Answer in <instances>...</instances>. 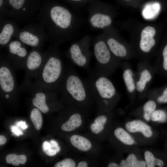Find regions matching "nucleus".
I'll use <instances>...</instances> for the list:
<instances>
[{"label":"nucleus","mask_w":167,"mask_h":167,"mask_svg":"<svg viewBox=\"0 0 167 167\" xmlns=\"http://www.w3.org/2000/svg\"><path fill=\"white\" fill-rule=\"evenodd\" d=\"M114 133L117 139L125 144L131 145L134 143V140L132 137L122 128L119 127L116 129Z\"/></svg>","instance_id":"24"},{"label":"nucleus","mask_w":167,"mask_h":167,"mask_svg":"<svg viewBox=\"0 0 167 167\" xmlns=\"http://www.w3.org/2000/svg\"><path fill=\"white\" fill-rule=\"evenodd\" d=\"M150 118L153 121L164 122L167 119V113L164 110H155L151 114Z\"/></svg>","instance_id":"30"},{"label":"nucleus","mask_w":167,"mask_h":167,"mask_svg":"<svg viewBox=\"0 0 167 167\" xmlns=\"http://www.w3.org/2000/svg\"><path fill=\"white\" fill-rule=\"evenodd\" d=\"M156 107V102L153 100H149L148 101L143 105V116L146 121H149L150 115Z\"/></svg>","instance_id":"29"},{"label":"nucleus","mask_w":167,"mask_h":167,"mask_svg":"<svg viewBox=\"0 0 167 167\" xmlns=\"http://www.w3.org/2000/svg\"><path fill=\"white\" fill-rule=\"evenodd\" d=\"M144 156L148 167H154L156 165L162 167L164 165V162L161 160L155 158L152 153L149 151L145 152Z\"/></svg>","instance_id":"28"},{"label":"nucleus","mask_w":167,"mask_h":167,"mask_svg":"<svg viewBox=\"0 0 167 167\" xmlns=\"http://www.w3.org/2000/svg\"><path fill=\"white\" fill-rule=\"evenodd\" d=\"M11 132L13 133L11 135H16L17 136H19V135H23V132L20 130L18 129L17 127L15 126H11Z\"/></svg>","instance_id":"34"},{"label":"nucleus","mask_w":167,"mask_h":167,"mask_svg":"<svg viewBox=\"0 0 167 167\" xmlns=\"http://www.w3.org/2000/svg\"><path fill=\"white\" fill-rule=\"evenodd\" d=\"M88 14V22L93 29H104L112 23L111 16L101 8H90Z\"/></svg>","instance_id":"12"},{"label":"nucleus","mask_w":167,"mask_h":167,"mask_svg":"<svg viewBox=\"0 0 167 167\" xmlns=\"http://www.w3.org/2000/svg\"><path fill=\"white\" fill-rule=\"evenodd\" d=\"M76 163L72 159L66 158L58 162L54 165V167H75Z\"/></svg>","instance_id":"32"},{"label":"nucleus","mask_w":167,"mask_h":167,"mask_svg":"<svg viewBox=\"0 0 167 167\" xmlns=\"http://www.w3.org/2000/svg\"><path fill=\"white\" fill-rule=\"evenodd\" d=\"M126 161L129 167H145L146 166V162L138 160L135 155L132 154L126 158Z\"/></svg>","instance_id":"31"},{"label":"nucleus","mask_w":167,"mask_h":167,"mask_svg":"<svg viewBox=\"0 0 167 167\" xmlns=\"http://www.w3.org/2000/svg\"><path fill=\"white\" fill-rule=\"evenodd\" d=\"M25 45L16 40L11 41L6 47L7 57L15 70L24 69L28 54Z\"/></svg>","instance_id":"11"},{"label":"nucleus","mask_w":167,"mask_h":167,"mask_svg":"<svg viewBox=\"0 0 167 167\" xmlns=\"http://www.w3.org/2000/svg\"><path fill=\"white\" fill-rule=\"evenodd\" d=\"M156 73L153 66L148 63L138 64L135 74L137 92L141 96L147 94Z\"/></svg>","instance_id":"10"},{"label":"nucleus","mask_w":167,"mask_h":167,"mask_svg":"<svg viewBox=\"0 0 167 167\" xmlns=\"http://www.w3.org/2000/svg\"><path fill=\"white\" fill-rule=\"evenodd\" d=\"M72 145L79 151L86 152L92 148L91 142L86 138L79 135H74L70 138Z\"/></svg>","instance_id":"19"},{"label":"nucleus","mask_w":167,"mask_h":167,"mask_svg":"<svg viewBox=\"0 0 167 167\" xmlns=\"http://www.w3.org/2000/svg\"><path fill=\"white\" fill-rule=\"evenodd\" d=\"M76 166L77 167H87L88 166V164L85 161H82L78 163Z\"/></svg>","instance_id":"35"},{"label":"nucleus","mask_w":167,"mask_h":167,"mask_svg":"<svg viewBox=\"0 0 167 167\" xmlns=\"http://www.w3.org/2000/svg\"><path fill=\"white\" fill-rule=\"evenodd\" d=\"M3 0H0V6H1L3 4Z\"/></svg>","instance_id":"38"},{"label":"nucleus","mask_w":167,"mask_h":167,"mask_svg":"<svg viewBox=\"0 0 167 167\" xmlns=\"http://www.w3.org/2000/svg\"><path fill=\"white\" fill-rule=\"evenodd\" d=\"M147 94L155 97L159 104L167 103V86L153 88L149 90Z\"/></svg>","instance_id":"22"},{"label":"nucleus","mask_w":167,"mask_h":167,"mask_svg":"<svg viewBox=\"0 0 167 167\" xmlns=\"http://www.w3.org/2000/svg\"><path fill=\"white\" fill-rule=\"evenodd\" d=\"M58 46L53 45L44 51L45 59L41 68L32 81L28 83L44 90L60 92L66 72Z\"/></svg>","instance_id":"2"},{"label":"nucleus","mask_w":167,"mask_h":167,"mask_svg":"<svg viewBox=\"0 0 167 167\" xmlns=\"http://www.w3.org/2000/svg\"><path fill=\"white\" fill-rule=\"evenodd\" d=\"M30 118L35 128L39 130L41 128L43 123V119L41 111L35 107L31 110Z\"/></svg>","instance_id":"26"},{"label":"nucleus","mask_w":167,"mask_h":167,"mask_svg":"<svg viewBox=\"0 0 167 167\" xmlns=\"http://www.w3.org/2000/svg\"><path fill=\"white\" fill-rule=\"evenodd\" d=\"M6 139L5 137L2 135L0 136V144L2 145L4 144L6 142Z\"/></svg>","instance_id":"37"},{"label":"nucleus","mask_w":167,"mask_h":167,"mask_svg":"<svg viewBox=\"0 0 167 167\" xmlns=\"http://www.w3.org/2000/svg\"><path fill=\"white\" fill-rule=\"evenodd\" d=\"M6 160L7 164L17 166L20 164H24L26 162L27 157L24 155H18L15 154H10L6 156Z\"/></svg>","instance_id":"27"},{"label":"nucleus","mask_w":167,"mask_h":167,"mask_svg":"<svg viewBox=\"0 0 167 167\" xmlns=\"http://www.w3.org/2000/svg\"><path fill=\"white\" fill-rule=\"evenodd\" d=\"M0 48H2L6 47L19 28L16 21L7 19L2 15H0Z\"/></svg>","instance_id":"13"},{"label":"nucleus","mask_w":167,"mask_h":167,"mask_svg":"<svg viewBox=\"0 0 167 167\" xmlns=\"http://www.w3.org/2000/svg\"><path fill=\"white\" fill-rule=\"evenodd\" d=\"M43 151L47 155L52 156L56 155L60 150V148L58 143L54 140H51L50 142L45 141L43 143Z\"/></svg>","instance_id":"25"},{"label":"nucleus","mask_w":167,"mask_h":167,"mask_svg":"<svg viewBox=\"0 0 167 167\" xmlns=\"http://www.w3.org/2000/svg\"><path fill=\"white\" fill-rule=\"evenodd\" d=\"M103 34L109 49L113 55L119 59L126 58L128 51L126 47L116 39Z\"/></svg>","instance_id":"16"},{"label":"nucleus","mask_w":167,"mask_h":167,"mask_svg":"<svg viewBox=\"0 0 167 167\" xmlns=\"http://www.w3.org/2000/svg\"><path fill=\"white\" fill-rule=\"evenodd\" d=\"M161 5L157 2L150 3L145 6L142 11L143 17L146 19H152L155 18L161 10Z\"/></svg>","instance_id":"21"},{"label":"nucleus","mask_w":167,"mask_h":167,"mask_svg":"<svg viewBox=\"0 0 167 167\" xmlns=\"http://www.w3.org/2000/svg\"><path fill=\"white\" fill-rule=\"evenodd\" d=\"M71 1H75V2H79L81 1H83L84 0H70Z\"/></svg>","instance_id":"39"},{"label":"nucleus","mask_w":167,"mask_h":167,"mask_svg":"<svg viewBox=\"0 0 167 167\" xmlns=\"http://www.w3.org/2000/svg\"><path fill=\"white\" fill-rule=\"evenodd\" d=\"M108 167H129L128 164L126 161L122 160L120 164L118 165L113 162H111L109 164Z\"/></svg>","instance_id":"33"},{"label":"nucleus","mask_w":167,"mask_h":167,"mask_svg":"<svg viewBox=\"0 0 167 167\" xmlns=\"http://www.w3.org/2000/svg\"><path fill=\"white\" fill-rule=\"evenodd\" d=\"M92 38L85 36L73 42L66 52V55L73 64L84 69H88L92 55L90 48Z\"/></svg>","instance_id":"6"},{"label":"nucleus","mask_w":167,"mask_h":167,"mask_svg":"<svg viewBox=\"0 0 167 167\" xmlns=\"http://www.w3.org/2000/svg\"><path fill=\"white\" fill-rule=\"evenodd\" d=\"M35 16L44 26L49 41L58 46L74 39L83 24L77 14L61 6L41 10Z\"/></svg>","instance_id":"1"},{"label":"nucleus","mask_w":167,"mask_h":167,"mask_svg":"<svg viewBox=\"0 0 167 167\" xmlns=\"http://www.w3.org/2000/svg\"><path fill=\"white\" fill-rule=\"evenodd\" d=\"M126 0V1H128V0Z\"/></svg>","instance_id":"40"},{"label":"nucleus","mask_w":167,"mask_h":167,"mask_svg":"<svg viewBox=\"0 0 167 167\" xmlns=\"http://www.w3.org/2000/svg\"><path fill=\"white\" fill-rule=\"evenodd\" d=\"M26 45L33 48H41L48 38L41 23H30L19 28L15 37Z\"/></svg>","instance_id":"8"},{"label":"nucleus","mask_w":167,"mask_h":167,"mask_svg":"<svg viewBox=\"0 0 167 167\" xmlns=\"http://www.w3.org/2000/svg\"><path fill=\"white\" fill-rule=\"evenodd\" d=\"M41 48H33L28 52L24 69L25 76L22 83L31 82L41 68L45 59V53Z\"/></svg>","instance_id":"9"},{"label":"nucleus","mask_w":167,"mask_h":167,"mask_svg":"<svg viewBox=\"0 0 167 167\" xmlns=\"http://www.w3.org/2000/svg\"><path fill=\"white\" fill-rule=\"evenodd\" d=\"M82 111L74 107L73 113L69 119L62 125V130L66 131H71L80 127L83 122L81 113Z\"/></svg>","instance_id":"17"},{"label":"nucleus","mask_w":167,"mask_h":167,"mask_svg":"<svg viewBox=\"0 0 167 167\" xmlns=\"http://www.w3.org/2000/svg\"><path fill=\"white\" fill-rule=\"evenodd\" d=\"M125 128L128 131L130 132H141L146 137H150L152 134L151 127L143 122L139 120L127 122L125 125Z\"/></svg>","instance_id":"18"},{"label":"nucleus","mask_w":167,"mask_h":167,"mask_svg":"<svg viewBox=\"0 0 167 167\" xmlns=\"http://www.w3.org/2000/svg\"><path fill=\"white\" fill-rule=\"evenodd\" d=\"M121 67L122 77L126 92L129 95L134 96L137 92L135 81V75L131 66L126 63H122Z\"/></svg>","instance_id":"14"},{"label":"nucleus","mask_w":167,"mask_h":167,"mask_svg":"<svg viewBox=\"0 0 167 167\" xmlns=\"http://www.w3.org/2000/svg\"><path fill=\"white\" fill-rule=\"evenodd\" d=\"M93 41L94 54L96 60L94 73L109 77L121 67L122 63L111 52L103 33L97 36Z\"/></svg>","instance_id":"5"},{"label":"nucleus","mask_w":167,"mask_h":167,"mask_svg":"<svg viewBox=\"0 0 167 167\" xmlns=\"http://www.w3.org/2000/svg\"><path fill=\"white\" fill-rule=\"evenodd\" d=\"M107 121V118L105 115H101L97 117L90 126L92 132L96 135L100 133L103 130Z\"/></svg>","instance_id":"23"},{"label":"nucleus","mask_w":167,"mask_h":167,"mask_svg":"<svg viewBox=\"0 0 167 167\" xmlns=\"http://www.w3.org/2000/svg\"><path fill=\"white\" fill-rule=\"evenodd\" d=\"M14 70L7 56L1 55L0 92L6 99L16 96L19 92Z\"/></svg>","instance_id":"7"},{"label":"nucleus","mask_w":167,"mask_h":167,"mask_svg":"<svg viewBox=\"0 0 167 167\" xmlns=\"http://www.w3.org/2000/svg\"><path fill=\"white\" fill-rule=\"evenodd\" d=\"M162 54V59L153 67L156 73L167 79V45L163 48Z\"/></svg>","instance_id":"20"},{"label":"nucleus","mask_w":167,"mask_h":167,"mask_svg":"<svg viewBox=\"0 0 167 167\" xmlns=\"http://www.w3.org/2000/svg\"><path fill=\"white\" fill-rule=\"evenodd\" d=\"M60 92L71 106L82 111L90 108L94 100L86 80L71 68L65 72Z\"/></svg>","instance_id":"3"},{"label":"nucleus","mask_w":167,"mask_h":167,"mask_svg":"<svg viewBox=\"0 0 167 167\" xmlns=\"http://www.w3.org/2000/svg\"><path fill=\"white\" fill-rule=\"evenodd\" d=\"M17 124L19 126H20L23 129H25L28 127L27 126L25 122L20 121L17 123Z\"/></svg>","instance_id":"36"},{"label":"nucleus","mask_w":167,"mask_h":167,"mask_svg":"<svg viewBox=\"0 0 167 167\" xmlns=\"http://www.w3.org/2000/svg\"><path fill=\"white\" fill-rule=\"evenodd\" d=\"M156 30L152 27L148 26L142 31L139 43V48L144 53H148L151 50L156 43L153 37Z\"/></svg>","instance_id":"15"},{"label":"nucleus","mask_w":167,"mask_h":167,"mask_svg":"<svg viewBox=\"0 0 167 167\" xmlns=\"http://www.w3.org/2000/svg\"><path fill=\"white\" fill-rule=\"evenodd\" d=\"M91 94L101 111L109 109L120 94L108 77L91 73L86 79Z\"/></svg>","instance_id":"4"}]
</instances>
